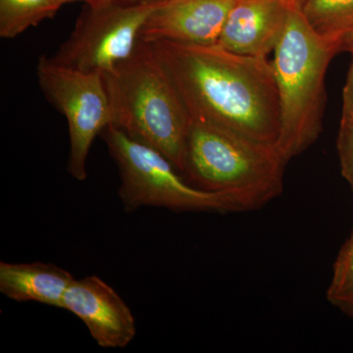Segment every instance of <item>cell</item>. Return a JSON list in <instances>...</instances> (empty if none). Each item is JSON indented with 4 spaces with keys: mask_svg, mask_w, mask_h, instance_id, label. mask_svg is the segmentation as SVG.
<instances>
[{
    "mask_svg": "<svg viewBox=\"0 0 353 353\" xmlns=\"http://www.w3.org/2000/svg\"><path fill=\"white\" fill-rule=\"evenodd\" d=\"M152 44L192 120L277 145L280 101L271 60L239 54L218 43Z\"/></svg>",
    "mask_w": 353,
    "mask_h": 353,
    "instance_id": "1",
    "label": "cell"
},
{
    "mask_svg": "<svg viewBox=\"0 0 353 353\" xmlns=\"http://www.w3.org/2000/svg\"><path fill=\"white\" fill-rule=\"evenodd\" d=\"M103 80L114 126L182 172L192 117L152 44L139 41Z\"/></svg>",
    "mask_w": 353,
    "mask_h": 353,
    "instance_id": "2",
    "label": "cell"
},
{
    "mask_svg": "<svg viewBox=\"0 0 353 353\" xmlns=\"http://www.w3.org/2000/svg\"><path fill=\"white\" fill-rule=\"evenodd\" d=\"M287 164L277 145L192 120L181 173L197 189L222 194L240 212L282 194Z\"/></svg>",
    "mask_w": 353,
    "mask_h": 353,
    "instance_id": "3",
    "label": "cell"
},
{
    "mask_svg": "<svg viewBox=\"0 0 353 353\" xmlns=\"http://www.w3.org/2000/svg\"><path fill=\"white\" fill-rule=\"evenodd\" d=\"M341 50V41L320 36L309 26L297 1L271 60L280 101L277 146L288 163L321 134L327 70Z\"/></svg>",
    "mask_w": 353,
    "mask_h": 353,
    "instance_id": "4",
    "label": "cell"
},
{
    "mask_svg": "<svg viewBox=\"0 0 353 353\" xmlns=\"http://www.w3.org/2000/svg\"><path fill=\"white\" fill-rule=\"evenodd\" d=\"M101 136L117 165L118 196L128 212L145 206L176 212H234L226 197L190 185L162 153L120 128L110 124Z\"/></svg>",
    "mask_w": 353,
    "mask_h": 353,
    "instance_id": "5",
    "label": "cell"
},
{
    "mask_svg": "<svg viewBox=\"0 0 353 353\" xmlns=\"http://www.w3.org/2000/svg\"><path fill=\"white\" fill-rule=\"evenodd\" d=\"M159 0L87 3L52 58L71 68L104 75L132 54Z\"/></svg>",
    "mask_w": 353,
    "mask_h": 353,
    "instance_id": "6",
    "label": "cell"
},
{
    "mask_svg": "<svg viewBox=\"0 0 353 353\" xmlns=\"http://www.w3.org/2000/svg\"><path fill=\"white\" fill-rule=\"evenodd\" d=\"M41 92L68 123L70 152L67 171L87 179V160L94 139L112 123L103 76L57 63L43 55L37 64Z\"/></svg>",
    "mask_w": 353,
    "mask_h": 353,
    "instance_id": "7",
    "label": "cell"
},
{
    "mask_svg": "<svg viewBox=\"0 0 353 353\" xmlns=\"http://www.w3.org/2000/svg\"><path fill=\"white\" fill-rule=\"evenodd\" d=\"M63 309L85 325L99 347L124 348L136 336V320L131 309L97 276L75 279L65 294Z\"/></svg>",
    "mask_w": 353,
    "mask_h": 353,
    "instance_id": "8",
    "label": "cell"
},
{
    "mask_svg": "<svg viewBox=\"0 0 353 353\" xmlns=\"http://www.w3.org/2000/svg\"><path fill=\"white\" fill-rule=\"evenodd\" d=\"M236 1L159 0L141 30L139 41L216 44Z\"/></svg>",
    "mask_w": 353,
    "mask_h": 353,
    "instance_id": "9",
    "label": "cell"
},
{
    "mask_svg": "<svg viewBox=\"0 0 353 353\" xmlns=\"http://www.w3.org/2000/svg\"><path fill=\"white\" fill-rule=\"evenodd\" d=\"M297 1L236 0L217 43L239 54L268 58L284 34L290 11Z\"/></svg>",
    "mask_w": 353,
    "mask_h": 353,
    "instance_id": "10",
    "label": "cell"
},
{
    "mask_svg": "<svg viewBox=\"0 0 353 353\" xmlns=\"http://www.w3.org/2000/svg\"><path fill=\"white\" fill-rule=\"evenodd\" d=\"M75 278L54 264L0 262V292L17 303L63 309L65 294Z\"/></svg>",
    "mask_w": 353,
    "mask_h": 353,
    "instance_id": "11",
    "label": "cell"
},
{
    "mask_svg": "<svg viewBox=\"0 0 353 353\" xmlns=\"http://www.w3.org/2000/svg\"><path fill=\"white\" fill-rule=\"evenodd\" d=\"M62 6L58 0H0V37L15 39L30 28L52 19Z\"/></svg>",
    "mask_w": 353,
    "mask_h": 353,
    "instance_id": "12",
    "label": "cell"
},
{
    "mask_svg": "<svg viewBox=\"0 0 353 353\" xmlns=\"http://www.w3.org/2000/svg\"><path fill=\"white\" fill-rule=\"evenodd\" d=\"M301 10L309 26L325 38L341 41L353 29V0H305Z\"/></svg>",
    "mask_w": 353,
    "mask_h": 353,
    "instance_id": "13",
    "label": "cell"
},
{
    "mask_svg": "<svg viewBox=\"0 0 353 353\" xmlns=\"http://www.w3.org/2000/svg\"><path fill=\"white\" fill-rule=\"evenodd\" d=\"M353 292V239L345 243L334 263L333 276L327 290L330 303Z\"/></svg>",
    "mask_w": 353,
    "mask_h": 353,
    "instance_id": "14",
    "label": "cell"
},
{
    "mask_svg": "<svg viewBox=\"0 0 353 353\" xmlns=\"http://www.w3.org/2000/svg\"><path fill=\"white\" fill-rule=\"evenodd\" d=\"M341 175L350 185L353 183V108L343 109L338 141Z\"/></svg>",
    "mask_w": 353,
    "mask_h": 353,
    "instance_id": "15",
    "label": "cell"
},
{
    "mask_svg": "<svg viewBox=\"0 0 353 353\" xmlns=\"http://www.w3.org/2000/svg\"><path fill=\"white\" fill-rule=\"evenodd\" d=\"M352 60L348 70L347 82L343 92V109L353 108V51H352Z\"/></svg>",
    "mask_w": 353,
    "mask_h": 353,
    "instance_id": "16",
    "label": "cell"
},
{
    "mask_svg": "<svg viewBox=\"0 0 353 353\" xmlns=\"http://www.w3.org/2000/svg\"><path fill=\"white\" fill-rule=\"evenodd\" d=\"M336 307L340 308L343 313L350 316L353 319V292H348L345 296L338 297L332 301Z\"/></svg>",
    "mask_w": 353,
    "mask_h": 353,
    "instance_id": "17",
    "label": "cell"
},
{
    "mask_svg": "<svg viewBox=\"0 0 353 353\" xmlns=\"http://www.w3.org/2000/svg\"><path fill=\"white\" fill-rule=\"evenodd\" d=\"M341 50H347L348 52L353 51V29L341 39Z\"/></svg>",
    "mask_w": 353,
    "mask_h": 353,
    "instance_id": "18",
    "label": "cell"
},
{
    "mask_svg": "<svg viewBox=\"0 0 353 353\" xmlns=\"http://www.w3.org/2000/svg\"><path fill=\"white\" fill-rule=\"evenodd\" d=\"M62 6L66 3H71V2L83 1L85 3H97V2L109 1V0H58Z\"/></svg>",
    "mask_w": 353,
    "mask_h": 353,
    "instance_id": "19",
    "label": "cell"
},
{
    "mask_svg": "<svg viewBox=\"0 0 353 353\" xmlns=\"http://www.w3.org/2000/svg\"><path fill=\"white\" fill-rule=\"evenodd\" d=\"M134 1H150V0H134Z\"/></svg>",
    "mask_w": 353,
    "mask_h": 353,
    "instance_id": "20",
    "label": "cell"
},
{
    "mask_svg": "<svg viewBox=\"0 0 353 353\" xmlns=\"http://www.w3.org/2000/svg\"><path fill=\"white\" fill-rule=\"evenodd\" d=\"M352 185V190H353V183H352V185ZM350 238L353 239V229H352V236H350Z\"/></svg>",
    "mask_w": 353,
    "mask_h": 353,
    "instance_id": "21",
    "label": "cell"
},
{
    "mask_svg": "<svg viewBox=\"0 0 353 353\" xmlns=\"http://www.w3.org/2000/svg\"><path fill=\"white\" fill-rule=\"evenodd\" d=\"M299 1H301V3L303 4L304 1H305V0H299Z\"/></svg>",
    "mask_w": 353,
    "mask_h": 353,
    "instance_id": "22",
    "label": "cell"
}]
</instances>
